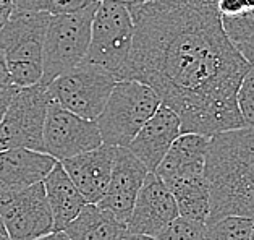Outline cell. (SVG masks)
Returning a JSON list of instances; mask_svg holds the SVG:
<instances>
[{"label": "cell", "instance_id": "obj_29", "mask_svg": "<svg viewBox=\"0 0 254 240\" xmlns=\"http://www.w3.org/2000/svg\"><path fill=\"white\" fill-rule=\"evenodd\" d=\"M119 240H157L154 237H147V236H141V234H131V232H125Z\"/></svg>", "mask_w": 254, "mask_h": 240}, {"label": "cell", "instance_id": "obj_22", "mask_svg": "<svg viewBox=\"0 0 254 240\" xmlns=\"http://www.w3.org/2000/svg\"><path fill=\"white\" fill-rule=\"evenodd\" d=\"M253 219L224 218L206 226V240H251Z\"/></svg>", "mask_w": 254, "mask_h": 240}, {"label": "cell", "instance_id": "obj_16", "mask_svg": "<svg viewBox=\"0 0 254 240\" xmlns=\"http://www.w3.org/2000/svg\"><path fill=\"white\" fill-rule=\"evenodd\" d=\"M209 140V137L202 135L182 133L173 141L154 174L164 182L167 188L180 180L204 175Z\"/></svg>", "mask_w": 254, "mask_h": 240}, {"label": "cell", "instance_id": "obj_28", "mask_svg": "<svg viewBox=\"0 0 254 240\" xmlns=\"http://www.w3.org/2000/svg\"><path fill=\"white\" fill-rule=\"evenodd\" d=\"M115 2L122 3L123 7H125V8H127V10L129 11V13L133 15L136 10H138V8H141L142 5H144V3L147 2V0H115Z\"/></svg>", "mask_w": 254, "mask_h": 240}, {"label": "cell", "instance_id": "obj_33", "mask_svg": "<svg viewBox=\"0 0 254 240\" xmlns=\"http://www.w3.org/2000/svg\"><path fill=\"white\" fill-rule=\"evenodd\" d=\"M251 240H254V224H253V234H251Z\"/></svg>", "mask_w": 254, "mask_h": 240}, {"label": "cell", "instance_id": "obj_23", "mask_svg": "<svg viewBox=\"0 0 254 240\" xmlns=\"http://www.w3.org/2000/svg\"><path fill=\"white\" fill-rule=\"evenodd\" d=\"M237 106L243 125L254 128V65L250 67L237 91Z\"/></svg>", "mask_w": 254, "mask_h": 240}, {"label": "cell", "instance_id": "obj_12", "mask_svg": "<svg viewBox=\"0 0 254 240\" xmlns=\"http://www.w3.org/2000/svg\"><path fill=\"white\" fill-rule=\"evenodd\" d=\"M147 174V169L128 151V148H115L109 185L97 206L127 224Z\"/></svg>", "mask_w": 254, "mask_h": 240}, {"label": "cell", "instance_id": "obj_17", "mask_svg": "<svg viewBox=\"0 0 254 240\" xmlns=\"http://www.w3.org/2000/svg\"><path fill=\"white\" fill-rule=\"evenodd\" d=\"M42 185H44L46 198L52 213L54 232H64L88 203L78 192L71 178L66 175L60 162L54 165Z\"/></svg>", "mask_w": 254, "mask_h": 240}, {"label": "cell", "instance_id": "obj_20", "mask_svg": "<svg viewBox=\"0 0 254 240\" xmlns=\"http://www.w3.org/2000/svg\"><path fill=\"white\" fill-rule=\"evenodd\" d=\"M220 23L235 51L250 65H254V11L220 16Z\"/></svg>", "mask_w": 254, "mask_h": 240}, {"label": "cell", "instance_id": "obj_6", "mask_svg": "<svg viewBox=\"0 0 254 240\" xmlns=\"http://www.w3.org/2000/svg\"><path fill=\"white\" fill-rule=\"evenodd\" d=\"M97 3L78 13L51 16L44 39L41 84L49 86L55 78L86 60L91 41V23Z\"/></svg>", "mask_w": 254, "mask_h": 240}, {"label": "cell", "instance_id": "obj_5", "mask_svg": "<svg viewBox=\"0 0 254 240\" xmlns=\"http://www.w3.org/2000/svg\"><path fill=\"white\" fill-rule=\"evenodd\" d=\"M134 36L131 13L115 0H99L91 23V41L84 62L112 73L122 81Z\"/></svg>", "mask_w": 254, "mask_h": 240}, {"label": "cell", "instance_id": "obj_21", "mask_svg": "<svg viewBox=\"0 0 254 240\" xmlns=\"http://www.w3.org/2000/svg\"><path fill=\"white\" fill-rule=\"evenodd\" d=\"M97 2L99 0H16L15 10L59 16L78 13V11L96 5Z\"/></svg>", "mask_w": 254, "mask_h": 240}, {"label": "cell", "instance_id": "obj_34", "mask_svg": "<svg viewBox=\"0 0 254 240\" xmlns=\"http://www.w3.org/2000/svg\"><path fill=\"white\" fill-rule=\"evenodd\" d=\"M11 2H13V5H15V2H16V0H11Z\"/></svg>", "mask_w": 254, "mask_h": 240}, {"label": "cell", "instance_id": "obj_24", "mask_svg": "<svg viewBox=\"0 0 254 240\" xmlns=\"http://www.w3.org/2000/svg\"><path fill=\"white\" fill-rule=\"evenodd\" d=\"M157 240H206V224L177 218Z\"/></svg>", "mask_w": 254, "mask_h": 240}, {"label": "cell", "instance_id": "obj_2", "mask_svg": "<svg viewBox=\"0 0 254 240\" xmlns=\"http://www.w3.org/2000/svg\"><path fill=\"white\" fill-rule=\"evenodd\" d=\"M204 178L209 188L206 226L224 218L254 221V128L210 137Z\"/></svg>", "mask_w": 254, "mask_h": 240}, {"label": "cell", "instance_id": "obj_3", "mask_svg": "<svg viewBox=\"0 0 254 240\" xmlns=\"http://www.w3.org/2000/svg\"><path fill=\"white\" fill-rule=\"evenodd\" d=\"M51 15L15 10L0 29V51L16 88L41 83L44 39Z\"/></svg>", "mask_w": 254, "mask_h": 240}, {"label": "cell", "instance_id": "obj_10", "mask_svg": "<svg viewBox=\"0 0 254 240\" xmlns=\"http://www.w3.org/2000/svg\"><path fill=\"white\" fill-rule=\"evenodd\" d=\"M0 219L10 240H36L54 232L44 185L36 183L20 193L0 198Z\"/></svg>", "mask_w": 254, "mask_h": 240}, {"label": "cell", "instance_id": "obj_8", "mask_svg": "<svg viewBox=\"0 0 254 240\" xmlns=\"http://www.w3.org/2000/svg\"><path fill=\"white\" fill-rule=\"evenodd\" d=\"M49 101L47 86L41 83L16 89L0 122V151L23 148L44 153L42 130Z\"/></svg>", "mask_w": 254, "mask_h": 240}, {"label": "cell", "instance_id": "obj_30", "mask_svg": "<svg viewBox=\"0 0 254 240\" xmlns=\"http://www.w3.org/2000/svg\"><path fill=\"white\" fill-rule=\"evenodd\" d=\"M36 240H70V239L66 237L65 232H51V234H47V236L39 237Z\"/></svg>", "mask_w": 254, "mask_h": 240}, {"label": "cell", "instance_id": "obj_32", "mask_svg": "<svg viewBox=\"0 0 254 240\" xmlns=\"http://www.w3.org/2000/svg\"><path fill=\"white\" fill-rule=\"evenodd\" d=\"M0 240H10L7 236H3V234H0Z\"/></svg>", "mask_w": 254, "mask_h": 240}, {"label": "cell", "instance_id": "obj_4", "mask_svg": "<svg viewBox=\"0 0 254 240\" xmlns=\"http://www.w3.org/2000/svg\"><path fill=\"white\" fill-rule=\"evenodd\" d=\"M159 106L160 99L149 86L134 80L119 81L96 119L102 143L127 148Z\"/></svg>", "mask_w": 254, "mask_h": 240}, {"label": "cell", "instance_id": "obj_9", "mask_svg": "<svg viewBox=\"0 0 254 240\" xmlns=\"http://www.w3.org/2000/svg\"><path fill=\"white\" fill-rule=\"evenodd\" d=\"M42 141L46 155L59 162L96 150L102 145L96 122L68 112L52 99L47 106Z\"/></svg>", "mask_w": 254, "mask_h": 240}, {"label": "cell", "instance_id": "obj_19", "mask_svg": "<svg viewBox=\"0 0 254 240\" xmlns=\"http://www.w3.org/2000/svg\"><path fill=\"white\" fill-rule=\"evenodd\" d=\"M178 208V218L206 224L209 216V188L204 175L180 180L169 187Z\"/></svg>", "mask_w": 254, "mask_h": 240}, {"label": "cell", "instance_id": "obj_18", "mask_svg": "<svg viewBox=\"0 0 254 240\" xmlns=\"http://www.w3.org/2000/svg\"><path fill=\"white\" fill-rule=\"evenodd\" d=\"M64 232L70 240H119L127 224L97 205H86Z\"/></svg>", "mask_w": 254, "mask_h": 240}, {"label": "cell", "instance_id": "obj_14", "mask_svg": "<svg viewBox=\"0 0 254 240\" xmlns=\"http://www.w3.org/2000/svg\"><path fill=\"white\" fill-rule=\"evenodd\" d=\"M57 162L46 153L23 148L0 151V198L42 183Z\"/></svg>", "mask_w": 254, "mask_h": 240}, {"label": "cell", "instance_id": "obj_27", "mask_svg": "<svg viewBox=\"0 0 254 240\" xmlns=\"http://www.w3.org/2000/svg\"><path fill=\"white\" fill-rule=\"evenodd\" d=\"M15 11V5L11 0H0V29L8 21V18Z\"/></svg>", "mask_w": 254, "mask_h": 240}, {"label": "cell", "instance_id": "obj_26", "mask_svg": "<svg viewBox=\"0 0 254 240\" xmlns=\"http://www.w3.org/2000/svg\"><path fill=\"white\" fill-rule=\"evenodd\" d=\"M16 89H18L16 86H11V88L5 89V91H2V93H0V122H2L5 112H7V109L10 106L11 99H13Z\"/></svg>", "mask_w": 254, "mask_h": 240}, {"label": "cell", "instance_id": "obj_31", "mask_svg": "<svg viewBox=\"0 0 254 240\" xmlns=\"http://www.w3.org/2000/svg\"><path fill=\"white\" fill-rule=\"evenodd\" d=\"M0 234H3V236H7V234H5V229H3V224H2V219H0Z\"/></svg>", "mask_w": 254, "mask_h": 240}, {"label": "cell", "instance_id": "obj_7", "mask_svg": "<svg viewBox=\"0 0 254 240\" xmlns=\"http://www.w3.org/2000/svg\"><path fill=\"white\" fill-rule=\"evenodd\" d=\"M117 83L119 81L112 73L83 62L55 78L47 86V93L54 102L68 112L96 122Z\"/></svg>", "mask_w": 254, "mask_h": 240}, {"label": "cell", "instance_id": "obj_15", "mask_svg": "<svg viewBox=\"0 0 254 240\" xmlns=\"http://www.w3.org/2000/svg\"><path fill=\"white\" fill-rule=\"evenodd\" d=\"M114 150L115 146L102 143L96 150L60 162L88 205H97L107 190L112 174Z\"/></svg>", "mask_w": 254, "mask_h": 240}, {"label": "cell", "instance_id": "obj_13", "mask_svg": "<svg viewBox=\"0 0 254 240\" xmlns=\"http://www.w3.org/2000/svg\"><path fill=\"white\" fill-rule=\"evenodd\" d=\"M180 135H182V124L178 115L172 109L160 104L127 148L144 165L147 172H156L157 165L162 162L167 151Z\"/></svg>", "mask_w": 254, "mask_h": 240}, {"label": "cell", "instance_id": "obj_1", "mask_svg": "<svg viewBox=\"0 0 254 240\" xmlns=\"http://www.w3.org/2000/svg\"><path fill=\"white\" fill-rule=\"evenodd\" d=\"M217 0H152L131 15L123 80H134L178 115L182 133L214 137L243 128L237 91L250 64L222 29Z\"/></svg>", "mask_w": 254, "mask_h": 240}, {"label": "cell", "instance_id": "obj_25", "mask_svg": "<svg viewBox=\"0 0 254 240\" xmlns=\"http://www.w3.org/2000/svg\"><path fill=\"white\" fill-rule=\"evenodd\" d=\"M11 86H13V83H11L7 64H5V57H3L2 51H0V93L5 91V89L11 88Z\"/></svg>", "mask_w": 254, "mask_h": 240}, {"label": "cell", "instance_id": "obj_11", "mask_svg": "<svg viewBox=\"0 0 254 240\" xmlns=\"http://www.w3.org/2000/svg\"><path fill=\"white\" fill-rule=\"evenodd\" d=\"M177 218L178 208L173 195L154 172H149L136 196L127 231L157 239Z\"/></svg>", "mask_w": 254, "mask_h": 240}]
</instances>
